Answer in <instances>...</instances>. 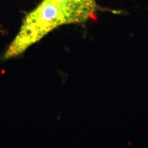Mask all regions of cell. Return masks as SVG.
<instances>
[{"label":"cell","instance_id":"cell-1","mask_svg":"<svg viewBox=\"0 0 148 148\" xmlns=\"http://www.w3.org/2000/svg\"><path fill=\"white\" fill-rule=\"evenodd\" d=\"M99 9L96 0H42L23 18L3 58L21 55L57 27L94 19Z\"/></svg>","mask_w":148,"mask_h":148}]
</instances>
